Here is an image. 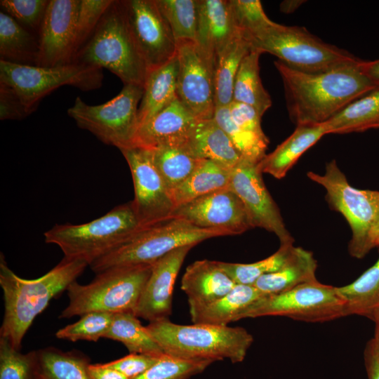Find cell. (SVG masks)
Listing matches in <instances>:
<instances>
[{"label": "cell", "instance_id": "cell-1", "mask_svg": "<svg viewBox=\"0 0 379 379\" xmlns=\"http://www.w3.org/2000/svg\"><path fill=\"white\" fill-rule=\"evenodd\" d=\"M363 60L320 73H306L277 60L289 117L295 126L324 124L378 86L363 70Z\"/></svg>", "mask_w": 379, "mask_h": 379}, {"label": "cell", "instance_id": "cell-2", "mask_svg": "<svg viewBox=\"0 0 379 379\" xmlns=\"http://www.w3.org/2000/svg\"><path fill=\"white\" fill-rule=\"evenodd\" d=\"M88 265L79 259L63 258L43 276L33 279L18 276L8 267L2 253L0 256V286L4 312L0 338L20 350L22 340L35 318L51 300L67 291Z\"/></svg>", "mask_w": 379, "mask_h": 379}, {"label": "cell", "instance_id": "cell-3", "mask_svg": "<svg viewBox=\"0 0 379 379\" xmlns=\"http://www.w3.org/2000/svg\"><path fill=\"white\" fill-rule=\"evenodd\" d=\"M145 326L164 354L188 360L229 359L240 363L253 343V335L239 326L182 325L168 319L149 322Z\"/></svg>", "mask_w": 379, "mask_h": 379}, {"label": "cell", "instance_id": "cell-4", "mask_svg": "<svg viewBox=\"0 0 379 379\" xmlns=\"http://www.w3.org/2000/svg\"><path fill=\"white\" fill-rule=\"evenodd\" d=\"M72 62L106 68L125 84L144 86L149 69L128 25L123 1H114Z\"/></svg>", "mask_w": 379, "mask_h": 379}, {"label": "cell", "instance_id": "cell-5", "mask_svg": "<svg viewBox=\"0 0 379 379\" xmlns=\"http://www.w3.org/2000/svg\"><path fill=\"white\" fill-rule=\"evenodd\" d=\"M142 227L128 202L86 223L57 224L44 235L46 243L58 246L65 258L81 260L90 265L124 244Z\"/></svg>", "mask_w": 379, "mask_h": 379}, {"label": "cell", "instance_id": "cell-6", "mask_svg": "<svg viewBox=\"0 0 379 379\" xmlns=\"http://www.w3.org/2000/svg\"><path fill=\"white\" fill-rule=\"evenodd\" d=\"M227 235L231 234L225 230L199 227L171 216L142 227L126 242L90 267L98 274L114 267L154 264L180 247L194 246L208 239Z\"/></svg>", "mask_w": 379, "mask_h": 379}, {"label": "cell", "instance_id": "cell-7", "mask_svg": "<svg viewBox=\"0 0 379 379\" xmlns=\"http://www.w3.org/2000/svg\"><path fill=\"white\" fill-rule=\"evenodd\" d=\"M154 264L110 268L87 284L74 281L67 289L68 305L60 319L89 312L135 314Z\"/></svg>", "mask_w": 379, "mask_h": 379}, {"label": "cell", "instance_id": "cell-8", "mask_svg": "<svg viewBox=\"0 0 379 379\" xmlns=\"http://www.w3.org/2000/svg\"><path fill=\"white\" fill-rule=\"evenodd\" d=\"M249 42L252 48L274 55L288 67L306 73H320L360 60L298 26L277 23Z\"/></svg>", "mask_w": 379, "mask_h": 379}, {"label": "cell", "instance_id": "cell-9", "mask_svg": "<svg viewBox=\"0 0 379 379\" xmlns=\"http://www.w3.org/2000/svg\"><path fill=\"white\" fill-rule=\"evenodd\" d=\"M307 175L325 189L330 206L348 222L352 232L350 254L356 258H364L372 249L369 234L379 215V191L350 185L335 160L326 164L324 174L309 171Z\"/></svg>", "mask_w": 379, "mask_h": 379}, {"label": "cell", "instance_id": "cell-10", "mask_svg": "<svg viewBox=\"0 0 379 379\" xmlns=\"http://www.w3.org/2000/svg\"><path fill=\"white\" fill-rule=\"evenodd\" d=\"M143 90L142 86L125 84L117 96L97 105L86 104L77 96L67 114L79 128L121 151L135 145Z\"/></svg>", "mask_w": 379, "mask_h": 379}, {"label": "cell", "instance_id": "cell-11", "mask_svg": "<svg viewBox=\"0 0 379 379\" xmlns=\"http://www.w3.org/2000/svg\"><path fill=\"white\" fill-rule=\"evenodd\" d=\"M102 79L101 68L76 62L46 67L0 60V82L15 91L29 114L44 97L60 86L91 91L100 88Z\"/></svg>", "mask_w": 379, "mask_h": 379}, {"label": "cell", "instance_id": "cell-12", "mask_svg": "<svg viewBox=\"0 0 379 379\" xmlns=\"http://www.w3.org/2000/svg\"><path fill=\"white\" fill-rule=\"evenodd\" d=\"M266 316L324 322L347 316V313L345 301L337 287L317 279L283 293L265 295L245 310L239 320Z\"/></svg>", "mask_w": 379, "mask_h": 379}, {"label": "cell", "instance_id": "cell-13", "mask_svg": "<svg viewBox=\"0 0 379 379\" xmlns=\"http://www.w3.org/2000/svg\"><path fill=\"white\" fill-rule=\"evenodd\" d=\"M176 44L177 98L197 119H213L215 61L194 41Z\"/></svg>", "mask_w": 379, "mask_h": 379}, {"label": "cell", "instance_id": "cell-14", "mask_svg": "<svg viewBox=\"0 0 379 379\" xmlns=\"http://www.w3.org/2000/svg\"><path fill=\"white\" fill-rule=\"evenodd\" d=\"M121 152L131 170L135 192L131 202L140 222L148 226L171 217L174 206L150 149L133 146Z\"/></svg>", "mask_w": 379, "mask_h": 379}, {"label": "cell", "instance_id": "cell-15", "mask_svg": "<svg viewBox=\"0 0 379 379\" xmlns=\"http://www.w3.org/2000/svg\"><path fill=\"white\" fill-rule=\"evenodd\" d=\"M129 27L149 72L177 53V44L155 0L123 1Z\"/></svg>", "mask_w": 379, "mask_h": 379}, {"label": "cell", "instance_id": "cell-16", "mask_svg": "<svg viewBox=\"0 0 379 379\" xmlns=\"http://www.w3.org/2000/svg\"><path fill=\"white\" fill-rule=\"evenodd\" d=\"M258 164L242 158L232 168L230 187L244 204L253 227L274 233L280 244H293L279 209L265 187Z\"/></svg>", "mask_w": 379, "mask_h": 379}, {"label": "cell", "instance_id": "cell-17", "mask_svg": "<svg viewBox=\"0 0 379 379\" xmlns=\"http://www.w3.org/2000/svg\"><path fill=\"white\" fill-rule=\"evenodd\" d=\"M80 0H50L39 31L36 66L55 67L72 62Z\"/></svg>", "mask_w": 379, "mask_h": 379}, {"label": "cell", "instance_id": "cell-18", "mask_svg": "<svg viewBox=\"0 0 379 379\" xmlns=\"http://www.w3.org/2000/svg\"><path fill=\"white\" fill-rule=\"evenodd\" d=\"M171 216L199 227L225 230L231 235L253 228L244 204L230 187L175 208Z\"/></svg>", "mask_w": 379, "mask_h": 379}, {"label": "cell", "instance_id": "cell-19", "mask_svg": "<svg viewBox=\"0 0 379 379\" xmlns=\"http://www.w3.org/2000/svg\"><path fill=\"white\" fill-rule=\"evenodd\" d=\"M194 246L176 248L154 263L135 314L149 322L168 319L172 313L175 279L189 251Z\"/></svg>", "mask_w": 379, "mask_h": 379}, {"label": "cell", "instance_id": "cell-20", "mask_svg": "<svg viewBox=\"0 0 379 379\" xmlns=\"http://www.w3.org/2000/svg\"><path fill=\"white\" fill-rule=\"evenodd\" d=\"M198 119L176 98L138 129L134 146L179 145Z\"/></svg>", "mask_w": 379, "mask_h": 379}, {"label": "cell", "instance_id": "cell-21", "mask_svg": "<svg viewBox=\"0 0 379 379\" xmlns=\"http://www.w3.org/2000/svg\"><path fill=\"white\" fill-rule=\"evenodd\" d=\"M239 35L229 0H198L196 42L215 61L219 53Z\"/></svg>", "mask_w": 379, "mask_h": 379}, {"label": "cell", "instance_id": "cell-22", "mask_svg": "<svg viewBox=\"0 0 379 379\" xmlns=\"http://www.w3.org/2000/svg\"><path fill=\"white\" fill-rule=\"evenodd\" d=\"M197 159L210 160L232 168L242 157L214 119L198 120L179 145Z\"/></svg>", "mask_w": 379, "mask_h": 379}, {"label": "cell", "instance_id": "cell-23", "mask_svg": "<svg viewBox=\"0 0 379 379\" xmlns=\"http://www.w3.org/2000/svg\"><path fill=\"white\" fill-rule=\"evenodd\" d=\"M236 285L218 261L201 260L190 265L182 277L181 289L189 305L211 302L229 293Z\"/></svg>", "mask_w": 379, "mask_h": 379}, {"label": "cell", "instance_id": "cell-24", "mask_svg": "<svg viewBox=\"0 0 379 379\" xmlns=\"http://www.w3.org/2000/svg\"><path fill=\"white\" fill-rule=\"evenodd\" d=\"M265 294L253 285L236 284L224 296L206 304L189 305L193 324L226 326L239 321L243 312Z\"/></svg>", "mask_w": 379, "mask_h": 379}, {"label": "cell", "instance_id": "cell-25", "mask_svg": "<svg viewBox=\"0 0 379 379\" xmlns=\"http://www.w3.org/2000/svg\"><path fill=\"white\" fill-rule=\"evenodd\" d=\"M326 134L324 124L296 126L290 136L258 164L260 171L283 178L300 157Z\"/></svg>", "mask_w": 379, "mask_h": 379}, {"label": "cell", "instance_id": "cell-26", "mask_svg": "<svg viewBox=\"0 0 379 379\" xmlns=\"http://www.w3.org/2000/svg\"><path fill=\"white\" fill-rule=\"evenodd\" d=\"M178 71L176 53L169 62L149 72L138 107L139 128L177 98Z\"/></svg>", "mask_w": 379, "mask_h": 379}, {"label": "cell", "instance_id": "cell-27", "mask_svg": "<svg viewBox=\"0 0 379 379\" xmlns=\"http://www.w3.org/2000/svg\"><path fill=\"white\" fill-rule=\"evenodd\" d=\"M231 172L232 168L210 160H202L194 171L170 192L174 208L229 187Z\"/></svg>", "mask_w": 379, "mask_h": 379}, {"label": "cell", "instance_id": "cell-28", "mask_svg": "<svg viewBox=\"0 0 379 379\" xmlns=\"http://www.w3.org/2000/svg\"><path fill=\"white\" fill-rule=\"evenodd\" d=\"M317 267L313 253L298 247L293 258L282 268L260 277L253 285L265 295L283 293L317 280Z\"/></svg>", "mask_w": 379, "mask_h": 379}, {"label": "cell", "instance_id": "cell-29", "mask_svg": "<svg viewBox=\"0 0 379 379\" xmlns=\"http://www.w3.org/2000/svg\"><path fill=\"white\" fill-rule=\"evenodd\" d=\"M327 134L364 132L379 128V86L352 102L324 123Z\"/></svg>", "mask_w": 379, "mask_h": 379}, {"label": "cell", "instance_id": "cell-30", "mask_svg": "<svg viewBox=\"0 0 379 379\" xmlns=\"http://www.w3.org/2000/svg\"><path fill=\"white\" fill-rule=\"evenodd\" d=\"M39 51V39L10 15L1 11V60L23 65H36Z\"/></svg>", "mask_w": 379, "mask_h": 379}, {"label": "cell", "instance_id": "cell-31", "mask_svg": "<svg viewBox=\"0 0 379 379\" xmlns=\"http://www.w3.org/2000/svg\"><path fill=\"white\" fill-rule=\"evenodd\" d=\"M262 53L255 48L244 57L236 76L233 100L254 107L261 117L272 105V100L260 77L259 58Z\"/></svg>", "mask_w": 379, "mask_h": 379}, {"label": "cell", "instance_id": "cell-32", "mask_svg": "<svg viewBox=\"0 0 379 379\" xmlns=\"http://www.w3.org/2000/svg\"><path fill=\"white\" fill-rule=\"evenodd\" d=\"M90 359L77 351L65 352L54 347L37 350V379H91Z\"/></svg>", "mask_w": 379, "mask_h": 379}, {"label": "cell", "instance_id": "cell-33", "mask_svg": "<svg viewBox=\"0 0 379 379\" xmlns=\"http://www.w3.org/2000/svg\"><path fill=\"white\" fill-rule=\"evenodd\" d=\"M251 48L250 42L239 35L219 53L215 68V107L228 106L232 102L238 69Z\"/></svg>", "mask_w": 379, "mask_h": 379}, {"label": "cell", "instance_id": "cell-34", "mask_svg": "<svg viewBox=\"0 0 379 379\" xmlns=\"http://www.w3.org/2000/svg\"><path fill=\"white\" fill-rule=\"evenodd\" d=\"M105 338L121 343L129 353L161 357L164 352L133 312L114 314Z\"/></svg>", "mask_w": 379, "mask_h": 379}, {"label": "cell", "instance_id": "cell-35", "mask_svg": "<svg viewBox=\"0 0 379 379\" xmlns=\"http://www.w3.org/2000/svg\"><path fill=\"white\" fill-rule=\"evenodd\" d=\"M337 290L345 301L347 315L370 319L379 307V258L353 282L337 287Z\"/></svg>", "mask_w": 379, "mask_h": 379}, {"label": "cell", "instance_id": "cell-36", "mask_svg": "<svg viewBox=\"0 0 379 379\" xmlns=\"http://www.w3.org/2000/svg\"><path fill=\"white\" fill-rule=\"evenodd\" d=\"M151 150L152 161L169 193L185 180L204 159H197L177 145H163Z\"/></svg>", "mask_w": 379, "mask_h": 379}, {"label": "cell", "instance_id": "cell-37", "mask_svg": "<svg viewBox=\"0 0 379 379\" xmlns=\"http://www.w3.org/2000/svg\"><path fill=\"white\" fill-rule=\"evenodd\" d=\"M297 249L293 244H280L274 253L255 262L242 264L218 261V264L236 284L253 285L260 277L282 268L293 258Z\"/></svg>", "mask_w": 379, "mask_h": 379}, {"label": "cell", "instance_id": "cell-38", "mask_svg": "<svg viewBox=\"0 0 379 379\" xmlns=\"http://www.w3.org/2000/svg\"><path fill=\"white\" fill-rule=\"evenodd\" d=\"M214 120L225 132L243 159L259 163L266 155L267 136H259L237 126L232 121L228 106L216 107Z\"/></svg>", "mask_w": 379, "mask_h": 379}, {"label": "cell", "instance_id": "cell-39", "mask_svg": "<svg viewBox=\"0 0 379 379\" xmlns=\"http://www.w3.org/2000/svg\"><path fill=\"white\" fill-rule=\"evenodd\" d=\"M175 41H196L198 0H155Z\"/></svg>", "mask_w": 379, "mask_h": 379}, {"label": "cell", "instance_id": "cell-40", "mask_svg": "<svg viewBox=\"0 0 379 379\" xmlns=\"http://www.w3.org/2000/svg\"><path fill=\"white\" fill-rule=\"evenodd\" d=\"M229 1L236 27L248 41L277 24L267 17L259 0Z\"/></svg>", "mask_w": 379, "mask_h": 379}, {"label": "cell", "instance_id": "cell-41", "mask_svg": "<svg viewBox=\"0 0 379 379\" xmlns=\"http://www.w3.org/2000/svg\"><path fill=\"white\" fill-rule=\"evenodd\" d=\"M114 314L100 312L86 313L80 316V319L76 322L59 329L55 333V337L71 342H97L105 338L111 326Z\"/></svg>", "mask_w": 379, "mask_h": 379}, {"label": "cell", "instance_id": "cell-42", "mask_svg": "<svg viewBox=\"0 0 379 379\" xmlns=\"http://www.w3.org/2000/svg\"><path fill=\"white\" fill-rule=\"evenodd\" d=\"M37 350L22 353L0 338V379H37Z\"/></svg>", "mask_w": 379, "mask_h": 379}, {"label": "cell", "instance_id": "cell-43", "mask_svg": "<svg viewBox=\"0 0 379 379\" xmlns=\"http://www.w3.org/2000/svg\"><path fill=\"white\" fill-rule=\"evenodd\" d=\"M213 362L184 359L164 354L135 379H188L204 371Z\"/></svg>", "mask_w": 379, "mask_h": 379}, {"label": "cell", "instance_id": "cell-44", "mask_svg": "<svg viewBox=\"0 0 379 379\" xmlns=\"http://www.w3.org/2000/svg\"><path fill=\"white\" fill-rule=\"evenodd\" d=\"M47 0H1L4 12L26 29L39 33L47 6Z\"/></svg>", "mask_w": 379, "mask_h": 379}, {"label": "cell", "instance_id": "cell-45", "mask_svg": "<svg viewBox=\"0 0 379 379\" xmlns=\"http://www.w3.org/2000/svg\"><path fill=\"white\" fill-rule=\"evenodd\" d=\"M112 2L113 0H80L76 24L75 55L91 37Z\"/></svg>", "mask_w": 379, "mask_h": 379}, {"label": "cell", "instance_id": "cell-46", "mask_svg": "<svg viewBox=\"0 0 379 379\" xmlns=\"http://www.w3.org/2000/svg\"><path fill=\"white\" fill-rule=\"evenodd\" d=\"M161 357L130 353L105 364L118 371L128 379H135L152 366Z\"/></svg>", "mask_w": 379, "mask_h": 379}, {"label": "cell", "instance_id": "cell-47", "mask_svg": "<svg viewBox=\"0 0 379 379\" xmlns=\"http://www.w3.org/2000/svg\"><path fill=\"white\" fill-rule=\"evenodd\" d=\"M228 107L231 118L237 126L259 136H266L261 127L262 117L254 107L234 100Z\"/></svg>", "mask_w": 379, "mask_h": 379}, {"label": "cell", "instance_id": "cell-48", "mask_svg": "<svg viewBox=\"0 0 379 379\" xmlns=\"http://www.w3.org/2000/svg\"><path fill=\"white\" fill-rule=\"evenodd\" d=\"M29 115L15 91L0 82V119L20 120Z\"/></svg>", "mask_w": 379, "mask_h": 379}, {"label": "cell", "instance_id": "cell-49", "mask_svg": "<svg viewBox=\"0 0 379 379\" xmlns=\"http://www.w3.org/2000/svg\"><path fill=\"white\" fill-rule=\"evenodd\" d=\"M364 361L368 379H379V350L373 338L366 345Z\"/></svg>", "mask_w": 379, "mask_h": 379}, {"label": "cell", "instance_id": "cell-50", "mask_svg": "<svg viewBox=\"0 0 379 379\" xmlns=\"http://www.w3.org/2000/svg\"><path fill=\"white\" fill-rule=\"evenodd\" d=\"M88 373L91 379H128L118 371L104 364H90Z\"/></svg>", "mask_w": 379, "mask_h": 379}, {"label": "cell", "instance_id": "cell-51", "mask_svg": "<svg viewBox=\"0 0 379 379\" xmlns=\"http://www.w3.org/2000/svg\"><path fill=\"white\" fill-rule=\"evenodd\" d=\"M361 67L364 72L379 86V59L373 61H364Z\"/></svg>", "mask_w": 379, "mask_h": 379}, {"label": "cell", "instance_id": "cell-52", "mask_svg": "<svg viewBox=\"0 0 379 379\" xmlns=\"http://www.w3.org/2000/svg\"><path fill=\"white\" fill-rule=\"evenodd\" d=\"M304 1L299 0H286L280 4V10L284 13H291L294 12Z\"/></svg>", "mask_w": 379, "mask_h": 379}, {"label": "cell", "instance_id": "cell-53", "mask_svg": "<svg viewBox=\"0 0 379 379\" xmlns=\"http://www.w3.org/2000/svg\"><path fill=\"white\" fill-rule=\"evenodd\" d=\"M369 241L372 249L375 247H379V215L371 230Z\"/></svg>", "mask_w": 379, "mask_h": 379}, {"label": "cell", "instance_id": "cell-54", "mask_svg": "<svg viewBox=\"0 0 379 379\" xmlns=\"http://www.w3.org/2000/svg\"><path fill=\"white\" fill-rule=\"evenodd\" d=\"M370 319L375 323V333L373 340L379 350V307L374 311Z\"/></svg>", "mask_w": 379, "mask_h": 379}]
</instances>
